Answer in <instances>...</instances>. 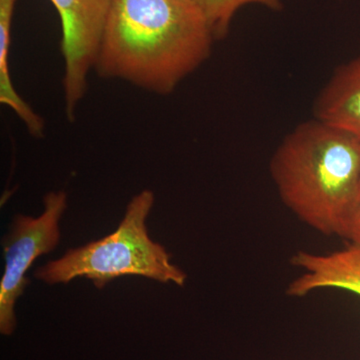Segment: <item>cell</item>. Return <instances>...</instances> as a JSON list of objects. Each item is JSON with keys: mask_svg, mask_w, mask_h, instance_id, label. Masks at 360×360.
<instances>
[{"mask_svg": "<svg viewBox=\"0 0 360 360\" xmlns=\"http://www.w3.org/2000/svg\"><path fill=\"white\" fill-rule=\"evenodd\" d=\"M214 40L195 0H112L94 70L168 96L207 60Z\"/></svg>", "mask_w": 360, "mask_h": 360, "instance_id": "1", "label": "cell"}, {"mask_svg": "<svg viewBox=\"0 0 360 360\" xmlns=\"http://www.w3.org/2000/svg\"><path fill=\"white\" fill-rule=\"evenodd\" d=\"M281 201L326 236H347L360 193V139L321 120L302 122L270 160Z\"/></svg>", "mask_w": 360, "mask_h": 360, "instance_id": "2", "label": "cell"}, {"mask_svg": "<svg viewBox=\"0 0 360 360\" xmlns=\"http://www.w3.org/2000/svg\"><path fill=\"white\" fill-rule=\"evenodd\" d=\"M153 203V191L137 194L113 233L68 250L63 257L37 269L35 277L56 284L84 276L97 288H103L117 277L141 276L184 286L186 281L184 270L172 264V257L162 245L149 238L146 222Z\"/></svg>", "mask_w": 360, "mask_h": 360, "instance_id": "3", "label": "cell"}, {"mask_svg": "<svg viewBox=\"0 0 360 360\" xmlns=\"http://www.w3.org/2000/svg\"><path fill=\"white\" fill-rule=\"evenodd\" d=\"M40 217L18 215L4 239L6 271L0 281V333L13 335L16 319L14 305L22 295L28 279L26 272L40 255L51 252L60 239L59 220L68 207L65 191L49 193L44 198Z\"/></svg>", "mask_w": 360, "mask_h": 360, "instance_id": "4", "label": "cell"}, {"mask_svg": "<svg viewBox=\"0 0 360 360\" xmlns=\"http://www.w3.org/2000/svg\"><path fill=\"white\" fill-rule=\"evenodd\" d=\"M61 21L60 49L65 59L63 92L66 117L75 118L96 65L112 0H51Z\"/></svg>", "mask_w": 360, "mask_h": 360, "instance_id": "5", "label": "cell"}, {"mask_svg": "<svg viewBox=\"0 0 360 360\" xmlns=\"http://www.w3.org/2000/svg\"><path fill=\"white\" fill-rule=\"evenodd\" d=\"M290 264L302 270L286 288L290 297H304L321 290H347L360 296V246L349 243L324 255L300 250Z\"/></svg>", "mask_w": 360, "mask_h": 360, "instance_id": "6", "label": "cell"}, {"mask_svg": "<svg viewBox=\"0 0 360 360\" xmlns=\"http://www.w3.org/2000/svg\"><path fill=\"white\" fill-rule=\"evenodd\" d=\"M314 118L360 139V56L335 71L317 96Z\"/></svg>", "mask_w": 360, "mask_h": 360, "instance_id": "7", "label": "cell"}, {"mask_svg": "<svg viewBox=\"0 0 360 360\" xmlns=\"http://www.w3.org/2000/svg\"><path fill=\"white\" fill-rule=\"evenodd\" d=\"M16 1L18 0H0V103L13 110L30 135L40 137L44 134V118L18 94L9 73L11 26Z\"/></svg>", "mask_w": 360, "mask_h": 360, "instance_id": "8", "label": "cell"}, {"mask_svg": "<svg viewBox=\"0 0 360 360\" xmlns=\"http://www.w3.org/2000/svg\"><path fill=\"white\" fill-rule=\"evenodd\" d=\"M212 28L215 40L224 39L231 27L232 18L248 4H258L278 11L283 8L281 0H195Z\"/></svg>", "mask_w": 360, "mask_h": 360, "instance_id": "9", "label": "cell"}, {"mask_svg": "<svg viewBox=\"0 0 360 360\" xmlns=\"http://www.w3.org/2000/svg\"><path fill=\"white\" fill-rule=\"evenodd\" d=\"M345 239L352 245L360 246V193L348 224Z\"/></svg>", "mask_w": 360, "mask_h": 360, "instance_id": "10", "label": "cell"}]
</instances>
